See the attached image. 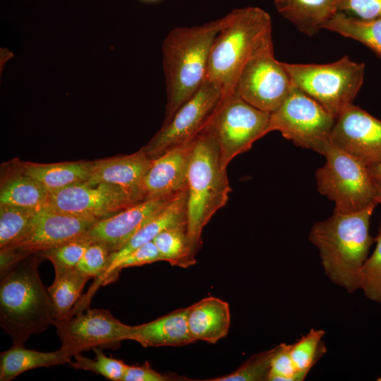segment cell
Instances as JSON below:
<instances>
[{
	"instance_id": "obj_1",
	"label": "cell",
	"mask_w": 381,
	"mask_h": 381,
	"mask_svg": "<svg viewBox=\"0 0 381 381\" xmlns=\"http://www.w3.org/2000/svg\"><path fill=\"white\" fill-rule=\"evenodd\" d=\"M375 207L353 213L334 212L310 231L309 240L319 250L325 274L349 293L361 288V270L375 242L369 234Z\"/></svg>"
},
{
	"instance_id": "obj_2",
	"label": "cell",
	"mask_w": 381,
	"mask_h": 381,
	"mask_svg": "<svg viewBox=\"0 0 381 381\" xmlns=\"http://www.w3.org/2000/svg\"><path fill=\"white\" fill-rule=\"evenodd\" d=\"M230 18L231 13L202 25L177 27L164 38L162 46L167 92L164 123L205 81L212 46Z\"/></svg>"
},
{
	"instance_id": "obj_3",
	"label": "cell",
	"mask_w": 381,
	"mask_h": 381,
	"mask_svg": "<svg viewBox=\"0 0 381 381\" xmlns=\"http://www.w3.org/2000/svg\"><path fill=\"white\" fill-rule=\"evenodd\" d=\"M18 261L1 274L0 325L13 340L24 345L32 334L54 325L52 301L39 275L40 253Z\"/></svg>"
},
{
	"instance_id": "obj_4",
	"label": "cell",
	"mask_w": 381,
	"mask_h": 381,
	"mask_svg": "<svg viewBox=\"0 0 381 381\" xmlns=\"http://www.w3.org/2000/svg\"><path fill=\"white\" fill-rule=\"evenodd\" d=\"M231 190L216 135L207 123L193 140L187 176V229L195 255L203 228L225 206Z\"/></svg>"
},
{
	"instance_id": "obj_5",
	"label": "cell",
	"mask_w": 381,
	"mask_h": 381,
	"mask_svg": "<svg viewBox=\"0 0 381 381\" xmlns=\"http://www.w3.org/2000/svg\"><path fill=\"white\" fill-rule=\"evenodd\" d=\"M216 37L210 53L206 80L221 87L223 95L234 92L242 68L272 38L271 17L258 7L236 8Z\"/></svg>"
},
{
	"instance_id": "obj_6",
	"label": "cell",
	"mask_w": 381,
	"mask_h": 381,
	"mask_svg": "<svg viewBox=\"0 0 381 381\" xmlns=\"http://www.w3.org/2000/svg\"><path fill=\"white\" fill-rule=\"evenodd\" d=\"M294 87L336 118L353 104L364 78L365 66L349 56L326 64L284 63Z\"/></svg>"
},
{
	"instance_id": "obj_7",
	"label": "cell",
	"mask_w": 381,
	"mask_h": 381,
	"mask_svg": "<svg viewBox=\"0 0 381 381\" xmlns=\"http://www.w3.org/2000/svg\"><path fill=\"white\" fill-rule=\"evenodd\" d=\"M315 174L318 191L334 202V212L353 213L376 206L381 191L368 167L332 143Z\"/></svg>"
},
{
	"instance_id": "obj_8",
	"label": "cell",
	"mask_w": 381,
	"mask_h": 381,
	"mask_svg": "<svg viewBox=\"0 0 381 381\" xmlns=\"http://www.w3.org/2000/svg\"><path fill=\"white\" fill-rule=\"evenodd\" d=\"M336 117L293 86L281 105L270 113L268 133L277 131L296 145L322 155L331 145Z\"/></svg>"
},
{
	"instance_id": "obj_9",
	"label": "cell",
	"mask_w": 381,
	"mask_h": 381,
	"mask_svg": "<svg viewBox=\"0 0 381 381\" xmlns=\"http://www.w3.org/2000/svg\"><path fill=\"white\" fill-rule=\"evenodd\" d=\"M270 119V113L253 107L234 92L222 96L207 124L216 135L223 168L268 133Z\"/></svg>"
},
{
	"instance_id": "obj_10",
	"label": "cell",
	"mask_w": 381,
	"mask_h": 381,
	"mask_svg": "<svg viewBox=\"0 0 381 381\" xmlns=\"http://www.w3.org/2000/svg\"><path fill=\"white\" fill-rule=\"evenodd\" d=\"M292 87L284 62L274 57L270 38L244 64L233 92L253 107L272 113L281 105Z\"/></svg>"
},
{
	"instance_id": "obj_11",
	"label": "cell",
	"mask_w": 381,
	"mask_h": 381,
	"mask_svg": "<svg viewBox=\"0 0 381 381\" xmlns=\"http://www.w3.org/2000/svg\"><path fill=\"white\" fill-rule=\"evenodd\" d=\"M222 96L219 85L205 80L143 147L148 157L153 160L169 150L192 140L207 123Z\"/></svg>"
},
{
	"instance_id": "obj_12",
	"label": "cell",
	"mask_w": 381,
	"mask_h": 381,
	"mask_svg": "<svg viewBox=\"0 0 381 381\" xmlns=\"http://www.w3.org/2000/svg\"><path fill=\"white\" fill-rule=\"evenodd\" d=\"M61 348L72 358L93 348L116 349L131 340L134 326L122 323L108 310L87 309L75 316L55 322Z\"/></svg>"
},
{
	"instance_id": "obj_13",
	"label": "cell",
	"mask_w": 381,
	"mask_h": 381,
	"mask_svg": "<svg viewBox=\"0 0 381 381\" xmlns=\"http://www.w3.org/2000/svg\"><path fill=\"white\" fill-rule=\"evenodd\" d=\"M135 203L117 186L84 182L50 193L47 207L64 214L99 221Z\"/></svg>"
},
{
	"instance_id": "obj_14",
	"label": "cell",
	"mask_w": 381,
	"mask_h": 381,
	"mask_svg": "<svg viewBox=\"0 0 381 381\" xmlns=\"http://www.w3.org/2000/svg\"><path fill=\"white\" fill-rule=\"evenodd\" d=\"M96 222L46 207L36 212L28 229L19 239L4 248L13 250L23 259L85 234Z\"/></svg>"
},
{
	"instance_id": "obj_15",
	"label": "cell",
	"mask_w": 381,
	"mask_h": 381,
	"mask_svg": "<svg viewBox=\"0 0 381 381\" xmlns=\"http://www.w3.org/2000/svg\"><path fill=\"white\" fill-rule=\"evenodd\" d=\"M330 140L368 167L381 162V121L357 106L336 118Z\"/></svg>"
},
{
	"instance_id": "obj_16",
	"label": "cell",
	"mask_w": 381,
	"mask_h": 381,
	"mask_svg": "<svg viewBox=\"0 0 381 381\" xmlns=\"http://www.w3.org/2000/svg\"><path fill=\"white\" fill-rule=\"evenodd\" d=\"M152 163L141 147L135 153L93 161L92 173L85 183L117 186L136 202L145 200L144 179Z\"/></svg>"
},
{
	"instance_id": "obj_17",
	"label": "cell",
	"mask_w": 381,
	"mask_h": 381,
	"mask_svg": "<svg viewBox=\"0 0 381 381\" xmlns=\"http://www.w3.org/2000/svg\"><path fill=\"white\" fill-rule=\"evenodd\" d=\"M174 198L145 199L136 202L110 217L96 222L87 232V235L95 241L105 243L112 253L116 252L121 248L152 215Z\"/></svg>"
},
{
	"instance_id": "obj_18",
	"label": "cell",
	"mask_w": 381,
	"mask_h": 381,
	"mask_svg": "<svg viewBox=\"0 0 381 381\" xmlns=\"http://www.w3.org/2000/svg\"><path fill=\"white\" fill-rule=\"evenodd\" d=\"M193 140L169 150L152 160L144 179L145 200L171 198L187 189Z\"/></svg>"
},
{
	"instance_id": "obj_19",
	"label": "cell",
	"mask_w": 381,
	"mask_h": 381,
	"mask_svg": "<svg viewBox=\"0 0 381 381\" xmlns=\"http://www.w3.org/2000/svg\"><path fill=\"white\" fill-rule=\"evenodd\" d=\"M185 222H187V189L152 215L121 248L111 253L105 272L131 252L152 241L164 229Z\"/></svg>"
},
{
	"instance_id": "obj_20",
	"label": "cell",
	"mask_w": 381,
	"mask_h": 381,
	"mask_svg": "<svg viewBox=\"0 0 381 381\" xmlns=\"http://www.w3.org/2000/svg\"><path fill=\"white\" fill-rule=\"evenodd\" d=\"M230 321L229 305L220 298L210 296L188 306V327L195 341L217 343L228 334Z\"/></svg>"
},
{
	"instance_id": "obj_21",
	"label": "cell",
	"mask_w": 381,
	"mask_h": 381,
	"mask_svg": "<svg viewBox=\"0 0 381 381\" xmlns=\"http://www.w3.org/2000/svg\"><path fill=\"white\" fill-rule=\"evenodd\" d=\"M188 307L134 326L131 340L144 347L179 346L194 342L187 322Z\"/></svg>"
},
{
	"instance_id": "obj_22",
	"label": "cell",
	"mask_w": 381,
	"mask_h": 381,
	"mask_svg": "<svg viewBox=\"0 0 381 381\" xmlns=\"http://www.w3.org/2000/svg\"><path fill=\"white\" fill-rule=\"evenodd\" d=\"M18 171L42 183L50 193L87 182L93 161L64 162L40 164L18 162Z\"/></svg>"
},
{
	"instance_id": "obj_23",
	"label": "cell",
	"mask_w": 381,
	"mask_h": 381,
	"mask_svg": "<svg viewBox=\"0 0 381 381\" xmlns=\"http://www.w3.org/2000/svg\"><path fill=\"white\" fill-rule=\"evenodd\" d=\"M276 9L301 32L314 36L338 11L337 0H274Z\"/></svg>"
},
{
	"instance_id": "obj_24",
	"label": "cell",
	"mask_w": 381,
	"mask_h": 381,
	"mask_svg": "<svg viewBox=\"0 0 381 381\" xmlns=\"http://www.w3.org/2000/svg\"><path fill=\"white\" fill-rule=\"evenodd\" d=\"M71 361V358L61 348L55 351L42 352L26 349L24 345H12L0 354V380L10 381L30 370Z\"/></svg>"
},
{
	"instance_id": "obj_25",
	"label": "cell",
	"mask_w": 381,
	"mask_h": 381,
	"mask_svg": "<svg viewBox=\"0 0 381 381\" xmlns=\"http://www.w3.org/2000/svg\"><path fill=\"white\" fill-rule=\"evenodd\" d=\"M49 195L42 183L18 170L1 185L0 205L38 210L48 206Z\"/></svg>"
},
{
	"instance_id": "obj_26",
	"label": "cell",
	"mask_w": 381,
	"mask_h": 381,
	"mask_svg": "<svg viewBox=\"0 0 381 381\" xmlns=\"http://www.w3.org/2000/svg\"><path fill=\"white\" fill-rule=\"evenodd\" d=\"M90 279L76 268L55 273L53 283L47 288L54 310V323L71 315V310Z\"/></svg>"
},
{
	"instance_id": "obj_27",
	"label": "cell",
	"mask_w": 381,
	"mask_h": 381,
	"mask_svg": "<svg viewBox=\"0 0 381 381\" xmlns=\"http://www.w3.org/2000/svg\"><path fill=\"white\" fill-rule=\"evenodd\" d=\"M322 29L360 42L381 59V18L363 20L338 11Z\"/></svg>"
},
{
	"instance_id": "obj_28",
	"label": "cell",
	"mask_w": 381,
	"mask_h": 381,
	"mask_svg": "<svg viewBox=\"0 0 381 381\" xmlns=\"http://www.w3.org/2000/svg\"><path fill=\"white\" fill-rule=\"evenodd\" d=\"M152 241L162 261L183 268L196 263V255L193 251L188 234L187 222L164 229Z\"/></svg>"
},
{
	"instance_id": "obj_29",
	"label": "cell",
	"mask_w": 381,
	"mask_h": 381,
	"mask_svg": "<svg viewBox=\"0 0 381 381\" xmlns=\"http://www.w3.org/2000/svg\"><path fill=\"white\" fill-rule=\"evenodd\" d=\"M325 334L322 329L313 328L291 344V356L302 380L327 350L322 341Z\"/></svg>"
},
{
	"instance_id": "obj_30",
	"label": "cell",
	"mask_w": 381,
	"mask_h": 381,
	"mask_svg": "<svg viewBox=\"0 0 381 381\" xmlns=\"http://www.w3.org/2000/svg\"><path fill=\"white\" fill-rule=\"evenodd\" d=\"M37 211L0 205V249L10 246L24 234Z\"/></svg>"
},
{
	"instance_id": "obj_31",
	"label": "cell",
	"mask_w": 381,
	"mask_h": 381,
	"mask_svg": "<svg viewBox=\"0 0 381 381\" xmlns=\"http://www.w3.org/2000/svg\"><path fill=\"white\" fill-rule=\"evenodd\" d=\"M93 241L86 233L40 254L52 263L55 273L65 272L76 268L87 248Z\"/></svg>"
},
{
	"instance_id": "obj_32",
	"label": "cell",
	"mask_w": 381,
	"mask_h": 381,
	"mask_svg": "<svg viewBox=\"0 0 381 381\" xmlns=\"http://www.w3.org/2000/svg\"><path fill=\"white\" fill-rule=\"evenodd\" d=\"M95 358L82 356L80 353L73 356L74 361L69 365L78 370L91 371L113 381H123L128 365L123 361L107 356L100 348H93Z\"/></svg>"
},
{
	"instance_id": "obj_33",
	"label": "cell",
	"mask_w": 381,
	"mask_h": 381,
	"mask_svg": "<svg viewBox=\"0 0 381 381\" xmlns=\"http://www.w3.org/2000/svg\"><path fill=\"white\" fill-rule=\"evenodd\" d=\"M279 345L272 349L250 356L240 368L231 374L209 380L211 381H264L271 368L273 358Z\"/></svg>"
},
{
	"instance_id": "obj_34",
	"label": "cell",
	"mask_w": 381,
	"mask_h": 381,
	"mask_svg": "<svg viewBox=\"0 0 381 381\" xmlns=\"http://www.w3.org/2000/svg\"><path fill=\"white\" fill-rule=\"evenodd\" d=\"M375 241V248L361 270L360 289L368 298L381 303V231Z\"/></svg>"
},
{
	"instance_id": "obj_35",
	"label": "cell",
	"mask_w": 381,
	"mask_h": 381,
	"mask_svg": "<svg viewBox=\"0 0 381 381\" xmlns=\"http://www.w3.org/2000/svg\"><path fill=\"white\" fill-rule=\"evenodd\" d=\"M157 261H162V257L154 242L150 241L119 260L111 269L98 279L99 284L104 285L115 281L120 271L124 268L141 266Z\"/></svg>"
},
{
	"instance_id": "obj_36",
	"label": "cell",
	"mask_w": 381,
	"mask_h": 381,
	"mask_svg": "<svg viewBox=\"0 0 381 381\" xmlns=\"http://www.w3.org/2000/svg\"><path fill=\"white\" fill-rule=\"evenodd\" d=\"M111 253L107 244L94 240L87 248L76 269L90 278L98 279L106 272Z\"/></svg>"
},
{
	"instance_id": "obj_37",
	"label": "cell",
	"mask_w": 381,
	"mask_h": 381,
	"mask_svg": "<svg viewBox=\"0 0 381 381\" xmlns=\"http://www.w3.org/2000/svg\"><path fill=\"white\" fill-rule=\"evenodd\" d=\"M291 344H280L279 349L272 359L267 377L270 381H301L302 380L291 356Z\"/></svg>"
},
{
	"instance_id": "obj_38",
	"label": "cell",
	"mask_w": 381,
	"mask_h": 381,
	"mask_svg": "<svg viewBox=\"0 0 381 381\" xmlns=\"http://www.w3.org/2000/svg\"><path fill=\"white\" fill-rule=\"evenodd\" d=\"M339 11L363 20L381 18V0H337Z\"/></svg>"
},
{
	"instance_id": "obj_39",
	"label": "cell",
	"mask_w": 381,
	"mask_h": 381,
	"mask_svg": "<svg viewBox=\"0 0 381 381\" xmlns=\"http://www.w3.org/2000/svg\"><path fill=\"white\" fill-rule=\"evenodd\" d=\"M171 378L153 370L148 365H128L123 381H166L171 380Z\"/></svg>"
},
{
	"instance_id": "obj_40",
	"label": "cell",
	"mask_w": 381,
	"mask_h": 381,
	"mask_svg": "<svg viewBox=\"0 0 381 381\" xmlns=\"http://www.w3.org/2000/svg\"><path fill=\"white\" fill-rule=\"evenodd\" d=\"M368 170L375 181L381 186V162L369 167Z\"/></svg>"
},
{
	"instance_id": "obj_41",
	"label": "cell",
	"mask_w": 381,
	"mask_h": 381,
	"mask_svg": "<svg viewBox=\"0 0 381 381\" xmlns=\"http://www.w3.org/2000/svg\"><path fill=\"white\" fill-rule=\"evenodd\" d=\"M377 202L378 203H380L381 204V191L377 197ZM381 231V222H380V228H379V231Z\"/></svg>"
},
{
	"instance_id": "obj_42",
	"label": "cell",
	"mask_w": 381,
	"mask_h": 381,
	"mask_svg": "<svg viewBox=\"0 0 381 381\" xmlns=\"http://www.w3.org/2000/svg\"><path fill=\"white\" fill-rule=\"evenodd\" d=\"M142 1H145V2H147V3H155V2H157L160 0H140Z\"/></svg>"
}]
</instances>
